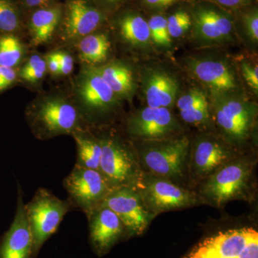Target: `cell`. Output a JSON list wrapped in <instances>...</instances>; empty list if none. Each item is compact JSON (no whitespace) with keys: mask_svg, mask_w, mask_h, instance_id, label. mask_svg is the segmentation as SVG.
<instances>
[{"mask_svg":"<svg viewBox=\"0 0 258 258\" xmlns=\"http://www.w3.org/2000/svg\"><path fill=\"white\" fill-rule=\"evenodd\" d=\"M257 161L244 155L217 169L196 186L202 204L222 208L234 200L250 201L253 196L254 170Z\"/></svg>","mask_w":258,"mask_h":258,"instance_id":"obj_1","label":"cell"},{"mask_svg":"<svg viewBox=\"0 0 258 258\" xmlns=\"http://www.w3.org/2000/svg\"><path fill=\"white\" fill-rule=\"evenodd\" d=\"M25 116L32 133L40 140L91 128L75 102L60 95L37 98L27 108Z\"/></svg>","mask_w":258,"mask_h":258,"instance_id":"obj_2","label":"cell"},{"mask_svg":"<svg viewBox=\"0 0 258 258\" xmlns=\"http://www.w3.org/2000/svg\"><path fill=\"white\" fill-rule=\"evenodd\" d=\"M133 146L144 173L165 178L176 184L187 180L190 140L177 136L160 140L138 141Z\"/></svg>","mask_w":258,"mask_h":258,"instance_id":"obj_3","label":"cell"},{"mask_svg":"<svg viewBox=\"0 0 258 258\" xmlns=\"http://www.w3.org/2000/svg\"><path fill=\"white\" fill-rule=\"evenodd\" d=\"M98 137L102 148L99 171L111 189L137 188L143 171L133 146L115 133H105Z\"/></svg>","mask_w":258,"mask_h":258,"instance_id":"obj_4","label":"cell"},{"mask_svg":"<svg viewBox=\"0 0 258 258\" xmlns=\"http://www.w3.org/2000/svg\"><path fill=\"white\" fill-rule=\"evenodd\" d=\"M69 199L63 200L45 188H39L32 200L25 204L27 217L33 237L34 257L55 234L68 212L74 210Z\"/></svg>","mask_w":258,"mask_h":258,"instance_id":"obj_5","label":"cell"},{"mask_svg":"<svg viewBox=\"0 0 258 258\" xmlns=\"http://www.w3.org/2000/svg\"><path fill=\"white\" fill-rule=\"evenodd\" d=\"M181 258H258V232L250 227L220 231Z\"/></svg>","mask_w":258,"mask_h":258,"instance_id":"obj_6","label":"cell"},{"mask_svg":"<svg viewBox=\"0 0 258 258\" xmlns=\"http://www.w3.org/2000/svg\"><path fill=\"white\" fill-rule=\"evenodd\" d=\"M75 103L91 128L116 106V95L95 67L86 68L80 73L75 85Z\"/></svg>","mask_w":258,"mask_h":258,"instance_id":"obj_7","label":"cell"},{"mask_svg":"<svg viewBox=\"0 0 258 258\" xmlns=\"http://www.w3.org/2000/svg\"><path fill=\"white\" fill-rule=\"evenodd\" d=\"M137 189L146 208L154 217L202 204L195 190L148 173L143 172Z\"/></svg>","mask_w":258,"mask_h":258,"instance_id":"obj_8","label":"cell"},{"mask_svg":"<svg viewBox=\"0 0 258 258\" xmlns=\"http://www.w3.org/2000/svg\"><path fill=\"white\" fill-rule=\"evenodd\" d=\"M235 148L212 134L199 136L190 142L187 180L196 187L222 165L240 155Z\"/></svg>","mask_w":258,"mask_h":258,"instance_id":"obj_9","label":"cell"},{"mask_svg":"<svg viewBox=\"0 0 258 258\" xmlns=\"http://www.w3.org/2000/svg\"><path fill=\"white\" fill-rule=\"evenodd\" d=\"M69 201L87 217L104 203L111 189L99 171L74 166L63 180Z\"/></svg>","mask_w":258,"mask_h":258,"instance_id":"obj_10","label":"cell"},{"mask_svg":"<svg viewBox=\"0 0 258 258\" xmlns=\"http://www.w3.org/2000/svg\"><path fill=\"white\" fill-rule=\"evenodd\" d=\"M255 109L238 98H223L216 102L214 117L227 143L242 145L249 138L255 119Z\"/></svg>","mask_w":258,"mask_h":258,"instance_id":"obj_11","label":"cell"},{"mask_svg":"<svg viewBox=\"0 0 258 258\" xmlns=\"http://www.w3.org/2000/svg\"><path fill=\"white\" fill-rule=\"evenodd\" d=\"M181 127L167 108H151L136 112L127 118L125 132L137 141L160 140L177 137Z\"/></svg>","mask_w":258,"mask_h":258,"instance_id":"obj_12","label":"cell"},{"mask_svg":"<svg viewBox=\"0 0 258 258\" xmlns=\"http://www.w3.org/2000/svg\"><path fill=\"white\" fill-rule=\"evenodd\" d=\"M103 204L119 217L129 237L142 235L155 217L146 208L137 188L111 190Z\"/></svg>","mask_w":258,"mask_h":258,"instance_id":"obj_13","label":"cell"},{"mask_svg":"<svg viewBox=\"0 0 258 258\" xmlns=\"http://www.w3.org/2000/svg\"><path fill=\"white\" fill-rule=\"evenodd\" d=\"M89 243L98 257L108 254L113 247L129 238L123 222L114 212L103 205L88 215Z\"/></svg>","mask_w":258,"mask_h":258,"instance_id":"obj_14","label":"cell"},{"mask_svg":"<svg viewBox=\"0 0 258 258\" xmlns=\"http://www.w3.org/2000/svg\"><path fill=\"white\" fill-rule=\"evenodd\" d=\"M0 258H35L33 237L27 217L22 186L18 184V200L13 221L0 237Z\"/></svg>","mask_w":258,"mask_h":258,"instance_id":"obj_15","label":"cell"},{"mask_svg":"<svg viewBox=\"0 0 258 258\" xmlns=\"http://www.w3.org/2000/svg\"><path fill=\"white\" fill-rule=\"evenodd\" d=\"M102 20L101 13L84 0H71L66 8L63 35L68 40H80L92 33Z\"/></svg>","mask_w":258,"mask_h":258,"instance_id":"obj_16","label":"cell"},{"mask_svg":"<svg viewBox=\"0 0 258 258\" xmlns=\"http://www.w3.org/2000/svg\"><path fill=\"white\" fill-rule=\"evenodd\" d=\"M193 23L198 40L208 43L227 41L233 28L232 20L227 15L210 8H202L196 10Z\"/></svg>","mask_w":258,"mask_h":258,"instance_id":"obj_17","label":"cell"},{"mask_svg":"<svg viewBox=\"0 0 258 258\" xmlns=\"http://www.w3.org/2000/svg\"><path fill=\"white\" fill-rule=\"evenodd\" d=\"M193 74L205 86L217 92H228L237 87L232 69L221 60L200 59L190 64Z\"/></svg>","mask_w":258,"mask_h":258,"instance_id":"obj_18","label":"cell"},{"mask_svg":"<svg viewBox=\"0 0 258 258\" xmlns=\"http://www.w3.org/2000/svg\"><path fill=\"white\" fill-rule=\"evenodd\" d=\"M144 92L148 107L169 108L175 101L178 84L166 73L153 71L144 80Z\"/></svg>","mask_w":258,"mask_h":258,"instance_id":"obj_19","label":"cell"},{"mask_svg":"<svg viewBox=\"0 0 258 258\" xmlns=\"http://www.w3.org/2000/svg\"><path fill=\"white\" fill-rule=\"evenodd\" d=\"M61 16L60 8L50 6L40 8L32 15L30 32L34 46H41L50 41L60 23Z\"/></svg>","mask_w":258,"mask_h":258,"instance_id":"obj_20","label":"cell"},{"mask_svg":"<svg viewBox=\"0 0 258 258\" xmlns=\"http://www.w3.org/2000/svg\"><path fill=\"white\" fill-rule=\"evenodd\" d=\"M76 149L77 157L75 165L86 169L99 171L102 148L101 140L92 128L81 129L72 134Z\"/></svg>","mask_w":258,"mask_h":258,"instance_id":"obj_21","label":"cell"},{"mask_svg":"<svg viewBox=\"0 0 258 258\" xmlns=\"http://www.w3.org/2000/svg\"><path fill=\"white\" fill-rule=\"evenodd\" d=\"M95 69L117 96H128L133 92V73L127 66L113 62Z\"/></svg>","mask_w":258,"mask_h":258,"instance_id":"obj_22","label":"cell"},{"mask_svg":"<svg viewBox=\"0 0 258 258\" xmlns=\"http://www.w3.org/2000/svg\"><path fill=\"white\" fill-rule=\"evenodd\" d=\"M109 39L105 34H89L80 39L78 50L81 60L89 66L104 62L109 53Z\"/></svg>","mask_w":258,"mask_h":258,"instance_id":"obj_23","label":"cell"},{"mask_svg":"<svg viewBox=\"0 0 258 258\" xmlns=\"http://www.w3.org/2000/svg\"><path fill=\"white\" fill-rule=\"evenodd\" d=\"M120 33L125 41L134 45H144L150 40L148 22L137 15H128L120 20Z\"/></svg>","mask_w":258,"mask_h":258,"instance_id":"obj_24","label":"cell"},{"mask_svg":"<svg viewBox=\"0 0 258 258\" xmlns=\"http://www.w3.org/2000/svg\"><path fill=\"white\" fill-rule=\"evenodd\" d=\"M25 55L23 42L18 35H0V66L15 69L21 63Z\"/></svg>","mask_w":258,"mask_h":258,"instance_id":"obj_25","label":"cell"},{"mask_svg":"<svg viewBox=\"0 0 258 258\" xmlns=\"http://www.w3.org/2000/svg\"><path fill=\"white\" fill-rule=\"evenodd\" d=\"M20 28L21 18L14 0H0V35H17Z\"/></svg>","mask_w":258,"mask_h":258,"instance_id":"obj_26","label":"cell"},{"mask_svg":"<svg viewBox=\"0 0 258 258\" xmlns=\"http://www.w3.org/2000/svg\"><path fill=\"white\" fill-rule=\"evenodd\" d=\"M47 71L46 60L37 54L32 55L23 66L19 76L30 84L41 82Z\"/></svg>","mask_w":258,"mask_h":258,"instance_id":"obj_27","label":"cell"},{"mask_svg":"<svg viewBox=\"0 0 258 258\" xmlns=\"http://www.w3.org/2000/svg\"><path fill=\"white\" fill-rule=\"evenodd\" d=\"M151 39L157 45L169 47L171 45V38L168 30L167 20L161 15H155L148 22Z\"/></svg>","mask_w":258,"mask_h":258,"instance_id":"obj_28","label":"cell"},{"mask_svg":"<svg viewBox=\"0 0 258 258\" xmlns=\"http://www.w3.org/2000/svg\"><path fill=\"white\" fill-rule=\"evenodd\" d=\"M179 113L181 119L189 124L208 125L210 123L208 102L186 111H180Z\"/></svg>","mask_w":258,"mask_h":258,"instance_id":"obj_29","label":"cell"},{"mask_svg":"<svg viewBox=\"0 0 258 258\" xmlns=\"http://www.w3.org/2000/svg\"><path fill=\"white\" fill-rule=\"evenodd\" d=\"M166 20L171 38H177L184 35L192 24L189 15L183 11L174 13Z\"/></svg>","mask_w":258,"mask_h":258,"instance_id":"obj_30","label":"cell"},{"mask_svg":"<svg viewBox=\"0 0 258 258\" xmlns=\"http://www.w3.org/2000/svg\"><path fill=\"white\" fill-rule=\"evenodd\" d=\"M206 96L199 90H191L180 97L176 102V106L180 111H186L194 107L207 103Z\"/></svg>","mask_w":258,"mask_h":258,"instance_id":"obj_31","label":"cell"},{"mask_svg":"<svg viewBox=\"0 0 258 258\" xmlns=\"http://www.w3.org/2000/svg\"><path fill=\"white\" fill-rule=\"evenodd\" d=\"M60 64L59 76H69L74 71V61L72 56L64 51L51 52Z\"/></svg>","mask_w":258,"mask_h":258,"instance_id":"obj_32","label":"cell"},{"mask_svg":"<svg viewBox=\"0 0 258 258\" xmlns=\"http://www.w3.org/2000/svg\"><path fill=\"white\" fill-rule=\"evenodd\" d=\"M16 69L0 66V93L13 86L18 79Z\"/></svg>","mask_w":258,"mask_h":258,"instance_id":"obj_33","label":"cell"},{"mask_svg":"<svg viewBox=\"0 0 258 258\" xmlns=\"http://www.w3.org/2000/svg\"><path fill=\"white\" fill-rule=\"evenodd\" d=\"M242 75L247 84L250 86L256 93L258 91V68L256 66H251L247 62H242Z\"/></svg>","mask_w":258,"mask_h":258,"instance_id":"obj_34","label":"cell"},{"mask_svg":"<svg viewBox=\"0 0 258 258\" xmlns=\"http://www.w3.org/2000/svg\"><path fill=\"white\" fill-rule=\"evenodd\" d=\"M244 26L249 37L254 42L258 40V15L257 10L251 12L244 17Z\"/></svg>","mask_w":258,"mask_h":258,"instance_id":"obj_35","label":"cell"},{"mask_svg":"<svg viewBox=\"0 0 258 258\" xmlns=\"http://www.w3.org/2000/svg\"><path fill=\"white\" fill-rule=\"evenodd\" d=\"M47 62V70L50 71L51 74L59 75L60 74V64L57 59L52 55L48 54L45 57Z\"/></svg>","mask_w":258,"mask_h":258,"instance_id":"obj_36","label":"cell"},{"mask_svg":"<svg viewBox=\"0 0 258 258\" xmlns=\"http://www.w3.org/2000/svg\"><path fill=\"white\" fill-rule=\"evenodd\" d=\"M21 2L28 8L40 9L49 7L52 0H21Z\"/></svg>","mask_w":258,"mask_h":258,"instance_id":"obj_37","label":"cell"},{"mask_svg":"<svg viewBox=\"0 0 258 258\" xmlns=\"http://www.w3.org/2000/svg\"><path fill=\"white\" fill-rule=\"evenodd\" d=\"M149 6L153 8H165L175 3L177 0H144Z\"/></svg>","mask_w":258,"mask_h":258,"instance_id":"obj_38","label":"cell"},{"mask_svg":"<svg viewBox=\"0 0 258 258\" xmlns=\"http://www.w3.org/2000/svg\"><path fill=\"white\" fill-rule=\"evenodd\" d=\"M217 3L226 7H236L243 4L245 0H216Z\"/></svg>","mask_w":258,"mask_h":258,"instance_id":"obj_39","label":"cell"},{"mask_svg":"<svg viewBox=\"0 0 258 258\" xmlns=\"http://www.w3.org/2000/svg\"><path fill=\"white\" fill-rule=\"evenodd\" d=\"M108 1L111 2V3H115V2L119 1V0H108Z\"/></svg>","mask_w":258,"mask_h":258,"instance_id":"obj_40","label":"cell"}]
</instances>
